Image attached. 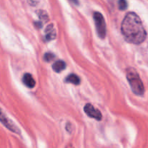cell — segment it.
<instances>
[{
    "label": "cell",
    "instance_id": "cell-4",
    "mask_svg": "<svg viewBox=\"0 0 148 148\" xmlns=\"http://www.w3.org/2000/svg\"><path fill=\"white\" fill-rule=\"evenodd\" d=\"M0 122L7 129H8L10 131H11L12 132L15 133V134H20V130L17 128V126H15V124L5 115V114H4L1 109L0 108Z\"/></svg>",
    "mask_w": 148,
    "mask_h": 148
},
{
    "label": "cell",
    "instance_id": "cell-5",
    "mask_svg": "<svg viewBox=\"0 0 148 148\" xmlns=\"http://www.w3.org/2000/svg\"><path fill=\"white\" fill-rule=\"evenodd\" d=\"M84 111L88 116L94 119L97 120V121H100L102 118V114L100 111V110L96 109L90 103H86L84 106Z\"/></svg>",
    "mask_w": 148,
    "mask_h": 148
},
{
    "label": "cell",
    "instance_id": "cell-2",
    "mask_svg": "<svg viewBox=\"0 0 148 148\" xmlns=\"http://www.w3.org/2000/svg\"><path fill=\"white\" fill-rule=\"evenodd\" d=\"M126 78L133 93L137 95H143L145 87L136 69L132 67L128 68L126 70Z\"/></svg>",
    "mask_w": 148,
    "mask_h": 148
},
{
    "label": "cell",
    "instance_id": "cell-13",
    "mask_svg": "<svg viewBox=\"0 0 148 148\" xmlns=\"http://www.w3.org/2000/svg\"><path fill=\"white\" fill-rule=\"evenodd\" d=\"M34 25L37 28H41L42 25H43V24H42V23L41 21L36 22V23H34Z\"/></svg>",
    "mask_w": 148,
    "mask_h": 148
},
{
    "label": "cell",
    "instance_id": "cell-6",
    "mask_svg": "<svg viewBox=\"0 0 148 148\" xmlns=\"http://www.w3.org/2000/svg\"><path fill=\"white\" fill-rule=\"evenodd\" d=\"M55 38H56V30L54 27V25L52 24L49 25L45 29V40L50 41V40H54Z\"/></svg>",
    "mask_w": 148,
    "mask_h": 148
},
{
    "label": "cell",
    "instance_id": "cell-7",
    "mask_svg": "<svg viewBox=\"0 0 148 148\" xmlns=\"http://www.w3.org/2000/svg\"><path fill=\"white\" fill-rule=\"evenodd\" d=\"M23 82L26 87L29 88H33L35 87L36 82L35 79H33V76L29 73H26L23 77Z\"/></svg>",
    "mask_w": 148,
    "mask_h": 148
},
{
    "label": "cell",
    "instance_id": "cell-1",
    "mask_svg": "<svg viewBox=\"0 0 148 148\" xmlns=\"http://www.w3.org/2000/svg\"><path fill=\"white\" fill-rule=\"evenodd\" d=\"M121 32L125 40L133 44L142 43L147 36L140 18L132 12H129L125 16L121 24Z\"/></svg>",
    "mask_w": 148,
    "mask_h": 148
},
{
    "label": "cell",
    "instance_id": "cell-9",
    "mask_svg": "<svg viewBox=\"0 0 148 148\" xmlns=\"http://www.w3.org/2000/svg\"><path fill=\"white\" fill-rule=\"evenodd\" d=\"M65 82L72 83L75 85H78L81 82V80H80V78L78 77V75H75V74H71L66 77Z\"/></svg>",
    "mask_w": 148,
    "mask_h": 148
},
{
    "label": "cell",
    "instance_id": "cell-12",
    "mask_svg": "<svg viewBox=\"0 0 148 148\" xmlns=\"http://www.w3.org/2000/svg\"><path fill=\"white\" fill-rule=\"evenodd\" d=\"M118 8L120 10H125L127 8V2L126 0H118Z\"/></svg>",
    "mask_w": 148,
    "mask_h": 148
},
{
    "label": "cell",
    "instance_id": "cell-8",
    "mask_svg": "<svg viewBox=\"0 0 148 148\" xmlns=\"http://www.w3.org/2000/svg\"><path fill=\"white\" fill-rule=\"evenodd\" d=\"M65 67H66V64H65V62L64 61L62 60L57 61V62H55L52 64V69L57 73L61 72L62 70H64L65 69Z\"/></svg>",
    "mask_w": 148,
    "mask_h": 148
},
{
    "label": "cell",
    "instance_id": "cell-10",
    "mask_svg": "<svg viewBox=\"0 0 148 148\" xmlns=\"http://www.w3.org/2000/svg\"><path fill=\"white\" fill-rule=\"evenodd\" d=\"M54 59H55V55L52 53H50V52H47V53H45L44 56V59L46 62H51V61L53 60Z\"/></svg>",
    "mask_w": 148,
    "mask_h": 148
},
{
    "label": "cell",
    "instance_id": "cell-14",
    "mask_svg": "<svg viewBox=\"0 0 148 148\" xmlns=\"http://www.w3.org/2000/svg\"><path fill=\"white\" fill-rule=\"evenodd\" d=\"M72 3L75 4H78V0H70Z\"/></svg>",
    "mask_w": 148,
    "mask_h": 148
},
{
    "label": "cell",
    "instance_id": "cell-3",
    "mask_svg": "<svg viewBox=\"0 0 148 148\" xmlns=\"http://www.w3.org/2000/svg\"><path fill=\"white\" fill-rule=\"evenodd\" d=\"M93 17H94V24H95L97 35L100 38H104L106 36V24L104 17L99 12H95Z\"/></svg>",
    "mask_w": 148,
    "mask_h": 148
},
{
    "label": "cell",
    "instance_id": "cell-11",
    "mask_svg": "<svg viewBox=\"0 0 148 148\" xmlns=\"http://www.w3.org/2000/svg\"><path fill=\"white\" fill-rule=\"evenodd\" d=\"M37 14H38V16H39V19H41V20H45V21L48 20V16H47V14H46V12L40 10L39 12H38Z\"/></svg>",
    "mask_w": 148,
    "mask_h": 148
}]
</instances>
